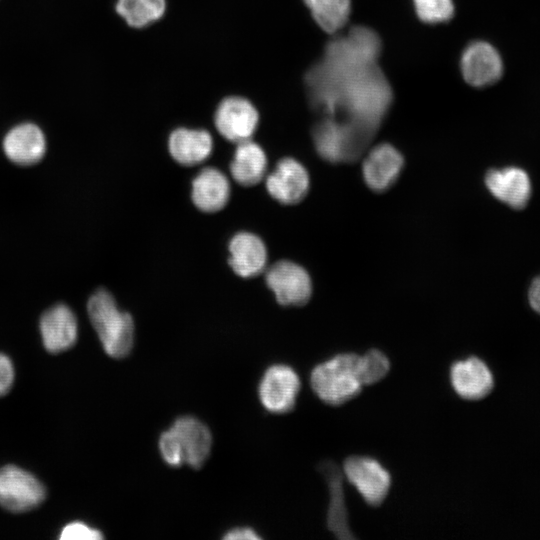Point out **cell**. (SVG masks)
<instances>
[{
  "label": "cell",
  "instance_id": "obj_21",
  "mask_svg": "<svg viewBox=\"0 0 540 540\" xmlns=\"http://www.w3.org/2000/svg\"><path fill=\"white\" fill-rule=\"evenodd\" d=\"M320 472L324 476L330 494V503L327 513V526L339 539H353L349 528L348 513L343 489V475L337 465L332 461L320 464Z\"/></svg>",
  "mask_w": 540,
  "mask_h": 540
},
{
  "label": "cell",
  "instance_id": "obj_7",
  "mask_svg": "<svg viewBox=\"0 0 540 540\" xmlns=\"http://www.w3.org/2000/svg\"><path fill=\"white\" fill-rule=\"evenodd\" d=\"M343 472L367 504L379 506L383 503L390 490L391 476L377 460L351 456L345 460Z\"/></svg>",
  "mask_w": 540,
  "mask_h": 540
},
{
  "label": "cell",
  "instance_id": "obj_2",
  "mask_svg": "<svg viewBox=\"0 0 540 540\" xmlns=\"http://www.w3.org/2000/svg\"><path fill=\"white\" fill-rule=\"evenodd\" d=\"M87 311L105 352L113 358L127 356L134 343V322L131 315L121 311L114 297L104 288L91 295Z\"/></svg>",
  "mask_w": 540,
  "mask_h": 540
},
{
  "label": "cell",
  "instance_id": "obj_29",
  "mask_svg": "<svg viewBox=\"0 0 540 540\" xmlns=\"http://www.w3.org/2000/svg\"><path fill=\"white\" fill-rule=\"evenodd\" d=\"M14 381V367L10 358L0 353V397L11 388Z\"/></svg>",
  "mask_w": 540,
  "mask_h": 540
},
{
  "label": "cell",
  "instance_id": "obj_9",
  "mask_svg": "<svg viewBox=\"0 0 540 540\" xmlns=\"http://www.w3.org/2000/svg\"><path fill=\"white\" fill-rule=\"evenodd\" d=\"M299 389L300 379L290 366L273 365L260 382V401L270 412L286 413L294 408Z\"/></svg>",
  "mask_w": 540,
  "mask_h": 540
},
{
  "label": "cell",
  "instance_id": "obj_25",
  "mask_svg": "<svg viewBox=\"0 0 540 540\" xmlns=\"http://www.w3.org/2000/svg\"><path fill=\"white\" fill-rule=\"evenodd\" d=\"M359 376L364 385H371L382 380L390 370L387 356L377 350L371 349L364 355H359Z\"/></svg>",
  "mask_w": 540,
  "mask_h": 540
},
{
  "label": "cell",
  "instance_id": "obj_23",
  "mask_svg": "<svg viewBox=\"0 0 540 540\" xmlns=\"http://www.w3.org/2000/svg\"><path fill=\"white\" fill-rule=\"evenodd\" d=\"M166 0H116L115 11L131 28L142 29L159 21L166 13Z\"/></svg>",
  "mask_w": 540,
  "mask_h": 540
},
{
  "label": "cell",
  "instance_id": "obj_4",
  "mask_svg": "<svg viewBox=\"0 0 540 540\" xmlns=\"http://www.w3.org/2000/svg\"><path fill=\"white\" fill-rule=\"evenodd\" d=\"M312 136L315 148L323 159L340 163L356 160L374 134L349 121L323 116L314 126Z\"/></svg>",
  "mask_w": 540,
  "mask_h": 540
},
{
  "label": "cell",
  "instance_id": "obj_27",
  "mask_svg": "<svg viewBox=\"0 0 540 540\" xmlns=\"http://www.w3.org/2000/svg\"><path fill=\"white\" fill-rule=\"evenodd\" d=\"M159 449L162 458L167 464L180 466L185 463L182 447L175 432L171 428L161 434Z\"/></svg>",
  "mask_w": 540,
  "mask_h": 540
},
{
  "label": "cell",
  "instance_id": "obj_15",
  "mask_svg": "<svg viewBox=\"0 0 540 540\" xmlns=\"http://www.w3.org/2000/svg\"><path fill=\"white\" fill-rule=\"evenodd\" d=\"M454 391L467 400H479L493 388V376L487 365L476 357L455 362L450 369Z\"/></svg>",
  "mask_w": 540,
  "mask_h": 540
},
{
  "label": "cell",
  "instance_id": "obj_16",
  "mask_svg": "<svg viewBox=\"0 0 540 540\" xmlns=\"http://www.w3.org/2000/svg\"><path fill=\"white\" fill-rule=\"evenodd\" d=\"M485 183L491 194L514 209H522L528 203L531 184L527 173L518 167L490 170Z\"/></svg>",
  "mask_w": 540,
  "mask_h": 540
},
{
  "label": "cell",
  "instance_id": "obj_13",
  "mask_svg": "<svg viewBox=\"0 0 540 540\" xmlns=\"http://www.w3.org/2000/svg\"><path fill=\"white\" fill-rule=\"evenodd\" d=\"M39 326L44 347L50 353L63 352L71 348L77 340L76 317L64 304L47 309L41 316Z\"/></svg>",
  "mask_w": 540,
  "mask_h": 540
},
{
  "label": "cell",
  "instance_id": "obj_18",
  "mask_svg": "<svg viewBox=\"0 0 540 540\" xmlns=\"http://www.w3.org/2000/svg\"><path fill=\"white\" fill-rule=\"evenodd\" d=\"M168 150L177 163L195 166L210 156L213 150V138L205 129L179 127L169 135Z\"/></svg>",
  "mask_w": 540,
  "mask_h": 540
},
{
  "label": "cell",
  "instance_id": "obj_22",
  "mask_svg": "<svg viewBox=\"0 0 540 540\" xmlns=\"http://www.w3.org/2000/svg\"><path fill=\"white\" fill-rule=\"evenodd\" d=\"M267 171V157L262 147L252 139L237 143L230 173L240 185L250 187L262 181Z\"/></svg>",
  "mask_w": 540,
  "mask_h": 540
},
{
  "label": "cell",
  "instance_id": "obj_20",
  "mask_svg": "<svg viewBox=\"0 0 540 540\" xmlns=\"http://www.w3.org/2000/svg\"><path fill=\"white\" fill-rule=\"evenodd\" d=\"M170 428L179 440L185 463L200 468L207 460L212 445L208 427L192 416H183L176 419Z\"/></svg>",
  "mask_w": 540,
  "mask_h": 540
},
{
  "label": "cell",
  "instance_id": "obj_8",
  "mask_svg": "<svg viewBox=\"0 0 540 540\" xmlns=\"http://www.w3.org/2000/svg\"><path fill=\"white\" fill-rule=\"evenodd\" d=\"M265 281L281 305H304L312 294L309 274L292 261L281 260L274 263L266 270Z\"/></svg>",
  "mask_w": 540,
  "mask_h": 540
},
{
  "label": "cell",
  "instance_id": "obj_10",
  "mask_svg": "<svg viewBox=\"0 0 540 540\" xmlns=\"http://www.w3.org/2000/svg\"><path fill=\"white\" fill-rule=\"evenodd\" d=\"M460 69L468 84L485 87L500 79L503 74V62L491 44L474 41L466 46L461 55Z\"/></svg>",
  "mask_w": 540,
  "mask_h": 540
},
{
  "label": "cell",
  "instance_id": "obj_19",
  "mask_svg": "<svg viewBox=\"0 0 540 540\" xmlns=\"http://www.w3.org/2000/svg\"><path fill=\"white\" fill-rule=\"evenodd\" d=\"M230 194L228 178L216 168H203L192 181L191 198L202 212L220 211L226 206Z\"/></svg>",
  "mask_w": 540,
  "mask_h": 540
},
{
  "label": "cell",
  "instance_id": "obj_12",
  "mask_svg": "<svg viewBox=\"0 0 540 540\" xmlns=\"http://www.w3.org/2000/svg\"><path fill=\"white\" fill-rule=\"evenodd\" d=\"M403 165V157L395 147L379 144L368 152L363 161L364 180L372 190L385 191L398 179Z\"/></svg>",
  "mask_w": 540,
  "mask_h": 540
},
{
  "label": "cell",
  "instance_id": "obj_14",
  "mask_svg": "<svg viewBox=\"0 0 540 540\" xmlns=\"http://www.w3.org/2000/svg\"><path fill=\"white\" fill-rule=\"evenodd\" d=\"M228 250V263L238 276L251 278L265 270L267 250L259 236L246 231L238 232L231 238Z\"/></svg>",
  "mask_w": 540,
  "mask_h": 540
},
{
  "label": "cell",
  "instance_id": "obj_24",
  "mask_svg": "<svg viewBox=\"0 0 540 540\" xmlns=\"http://www.w3.org/2000/svg\"><path fill=\"white\" fill-rule=\"evenodd\" d=\"M316 23L325 32L334 34L348 21L350 0H303Z\"/></svg>",
  "mask_w": 540,
  "mask_h": 540
},
{
  "label": "cell",
  "instance_id": "obj_11",
  "mask_svg": "<svg viewBox=\"0 0 540 540\" xmlns=\"http://www.w3.org/2000/svg\"><path fill=\"white\" fill-rule=\"evenodd\" d=\"M266 189L270 196L282 204L300 202L309 189V175L297 160L281 159L266 178Z\"/></svg>",
  "mask_w": 540,
  "mask_h": 540
},
{
  "label": "cell",
  "instance_id": "obj_17",
  "mask_svg": "<svg viewBox=\"0 0 540 540\" xmlns=\"http://www.w3.org/2000/svg\"><path fill=\"white\" fill-rule=\"evenodd\" d=\"M3 149L7 158L13 163L23 166L33 165L45 154V136L37 125L22 123L6 134Z\"/></svg>",
  "mask_w": 540,
  "mask_h": 540
},
{
  "label": "cell",
  "instance_id": "obj_3",
  "mask_svg": "<svg viewBox=\"0 0 540 540\" xmlns=\"http://www.w3.org/2000/svg\"><path fill=\"white\" fill-rule=\"evenodd\" d=\"M358 367L359 355L338 354L314 367L310 377L311 387L326 404H344L356 397L363 387Z\"/></svg>",
  "mask_w": 540,
  "mask_h": 540
},
{
  "label": "cell",
  "instance_id": "obj_31",
  "mask_svg": "<svg viewBox=\"0 0 540 540\" xmlns=\"http://www.w3.org/2000/svg\"><path fill=\"white\" fill-rule=\"evenodd\" d=\"M529 301L532 308L540 314V276L537 277L530 286Z\"/></svg>",
  "mask_w": 540,
  "mask_h": 540
},
{
  "label": "cell",
  "instance_id": "obj_6",
  "mask_svg": "<svg viewBox=\"0 0 540 540\" xmlns=\"http://www.w3.org/2000/svg\"><path fill=\"white\" fill-rule=\"evenodd\" d=\"M258 123L256 106L241 95L224 97L215 109L216 130L223 138L236 144L251 139Z\"/></svg>",
  "mask_w": 540,
  "mask_h": 540
},
{
  "label": "cell",
  "instance_id": "obj_26",
  "mask_svg": "<svg viewBox=\"0 0 540 540\" xmlns=\"http://www.w3.org/2000/svg\"><path fill=\"white\" fill-rule=\"evenodd\" d=\"M413 4L418 18L428 24L446 22L454 14L453 0H413Z\"/></svg>",
  "mask_w": 540,
  "mask_h": 540
},
{
  "label": "cell",
  "instance_id": "obj_1",
  "mask_svg": "<svg viewBox=\"0 0 540 540\" xmlns=\"http://www.w3.org/2000/svg\"><path fill=\"white\" fill-rule=\"evenodd\" d=\"M380 52V38L363 26L327 43L323 57L305 75L313 108L375 134L392 102L377 64Z\"/></svg>",
  "mask_w": 540,
  "mask_h": 540
},
{
  "label": "cell",
  "instance_id": "obj_28",
  "mask_svg": "<svg viewBox=\"0 0 540 540\" xmlns=\"http://www.w3.org/2000/svg\"><path fill=\"white\" fill-rule=\"evenodd\" d=\"M61 540H100L102 533L89 525L76 521L64 526L60 533Z\"/></svg>",
  "mask_w": 540,
  "mask_h": 540
},
{
  "label": "cell",
  "instance_id": "obj_5",
  "mask_svg": "<svg viewBox=\"0 0 540 540\" xmlns=\"http://www.w3.org/2000/svg\"><path fill=\"white\" fill-rule=\"evenodd\" d=\"M43 484L30 472L15 466L0 468V505L20 513L38 507L45 499Z\"/></svg>",
  "mask_w": 540,
  "mask_h": 540
},
{
  "label": "cell",
  "instance_id": "obj_30",
  "mask_svg": "<svg viewBox=\"0 0 540 540\" xmlns=\"http://www.w3.org/2000/svg\"><path fill=\"white\" fill-rule=\"evenodd\" d=\"M260 538L253 529L248 527L234 528L223 536L226 540H259Z\"/></svg>",
  "mask_w": 540,
  "mask_h": 540
}]
</instances>
